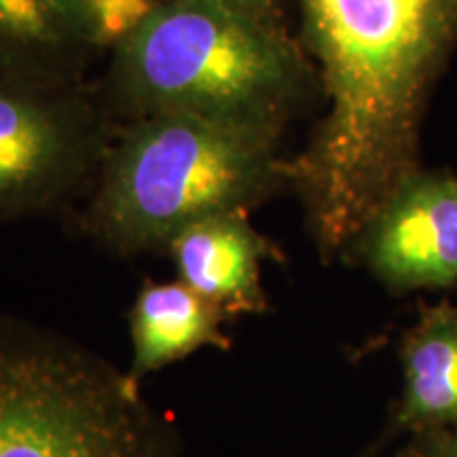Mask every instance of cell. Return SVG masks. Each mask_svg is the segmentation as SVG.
I'll return each mask as SVG.
<instances>
[{
	"label": "cell",
	"mask_w": 457,
	"mask_h": 457,
	"mask_svg": "<svg viewBox=\"0 0 457 457\" xmlns=\"http://www.w3.org/2000/svg\"><path fill=\"white\" fill-rule=\"evenodd\" d=\"M327 112L286 185L322 261L345 256L415 171L426 89L457 37V0H299Z\"/></svg>",
	"instance_id": "cell-1"
},
{
	"label": "cell",
	"mask_w": 457,
	"mask_h": 457,
	"mask_svg": "<svg viewBox=\"0 0 457 457\" xmlns=\"http://www.w3.org/2000/svg\"><path fill=\"white\" fill-rule=\"evenodd\" d=\"M278 131L188 114L131 119L111 138L81 214L106 253H165L182 228L225 212H253L279 185Z\"/></svg>",
	"instance_id": "cell-2"
},
{
	"label": "cell",
	"mask_w": 457,
	"mask_h": 457,
	"mask_svg": "<svg viewBox=\"0 0 457 457\" xmlns=\"http://www.w3.org/2000/svg\"><path fill=\"white\" fill-rule=\"evenodd\" d=\"M301 83L282 28L210 0H163L111 49L106 96L125 121L188 114L278 131Z\"/></svg>",
	"instance_id": "cell-3"
},
{
	"label": "cell",
	"mask_w": 457,
	"mask_h": 457,
	"mask_svg": "<svg viewBox=\"0 0 457 457\" xmlns=\"http://www.w3.org/2000/svg\"><path fill=\"white\" fill-rule=\"evenodd\" d=\"M0 457H185L176 421L128 370L0 316Z\"/></svg>",
	"instance_id": "cell-4"
},
{
	"label": "cell",
	"mask_w": 457,
	"mask_h": 457,
	"mask_svg": "<svg viewBox=\"0 0 457 457\" xmlns=\"http://www.w3.org/2000/svg\"><path fill=\"white\" fill-rule=\"evenodd\" d=\"M111 138L79 81L0 66V225L54 212L94 187Z\"/></svg>",
	"instance_id": "cell-5"
},
{
	"label": "cell",
	"mask_w": 457,
	"mask_h": 457,
	"mask_svg": "<svg viewBox=\"0 0 457 457\" xmlns=\"http://www.w3.org/2000/svg\"><path fill=\"white\" fill-rule=\"evenodd\" d=\"M353 254L392 293L457 282V179L413 171L381 204Z\"/></svg>",
	"instance_id": "cell-6"
},
{
	"label": "cell",
	"mask_w": 457,
	"mask_h": 457,
	"mask_svg": "<svg viewBox=\"0 0 457 457\" xmlns=\"http://www.w3.org/2000/svg\"><path fill=\"white\" fill-rule=\"evenodd\" d=\"M165 253L174 262L176 278L231 320L270 312L262 262L279 261V253L253 227L248 212H225L193 222L171 239Z\"/></svg>",
	"instance_id": "cell-7"
},
{
	"label": "cell",
	"mask_w": 457,
	"mask_h": 457,
	"mask_svg": "<svg viewBox=\"0 0 457 457\" xmlns=\"http://www.w3.org/2000/svg\"><path fill=\"white\" fill-rule=\"evenodd\" d=\"M231 320L179 278L145 279L128 312L131 341L129 379L145 384L148 375L187 360L204 347L228 352L231 337L222 324Z\"/></svg>",
	"instance_id": "cell-8"
},
{
	"label": "cell",
	"mask_w": 457,
	"mask_h": 457,
	"mask_svg": "<svg viewBox=\"0 0 457 457\" xmlns=\"http://www.w3.org/2000/svg\"><path fill=\"white\" fill-rule=\"evenodd\" d=\"M403 392L387 434L457 428V307H426L404 335Z\"/></svg>",
	"instance_id": "cell-9"
},
{
	"label": "cell",
	"mask_w": 457,
	"mask_h": 457,
	"mask_svg": "<svg viewBox=\"0 0 457 457\" xmlns=\"http://www.w3.org/2000/svg\"><path fill=\"white\" fill-rule=\"evenodd\" d=\"M91 51L66 0H0V66L79 81Z\"/></svg>",
	"instance_id": "cell-10"
},
{
	"label": "cell",
	"mask_w": 457,
	"mask_h": 457,
	"mask_svg": "<svg viewBox=\"0 0 457 457\" xmlns=\"http://www.w3.org/2000/svg\"><path fill=\"white\" fill-rule=\"evenodd\" d=\"M68 9L94 49H108L138 28L157 0H66Z\"/></svg>",
	"instance_id": "cell-11"
},
{
	"label": "cell",
	"mask_w": 457,
	"mask_h": 457,
	"mask_svg": "<svg viewBox=\"0 0 457 457\" xmlns=\"http://www.w3.org/2000/svg\"><path fill=\"white\" fill-rule=\"evenodd\" d=\"M398 457H457V428H432L411 434Z\"/></svg>",
	"instance_id": "cell-12"
},
{
	"label": "cell",
	"mask_w": 457,
	"mask_h": 457,
	"mask_svg": "<svg viewBox=\"0 0 457 457\" xmlns=\"http://www.w3.org/2000/svg\"><path fill=\"white\" fill-rule=\"evenodd\" d=\"M210 3L259 21V24L282 28L284 0H210Z\"/></svg>",
	"instance_id": "cell-13"
},
{
	"label": "cell",
	"mask_w": 457,
	"mask_h": 457,
	"mask_svg": "<svg viewBox=\"0 0 457 457\" xmlns=\"http://www.w3.org/2000/svg\"><path fill=\"white\" fill-rule=\"evenodd\" d=\"M157 3H163V0H157Z\"/></svg>",
	"instance_id": "cell-14"
}]
</instances>
